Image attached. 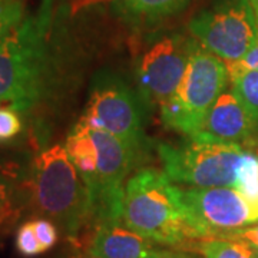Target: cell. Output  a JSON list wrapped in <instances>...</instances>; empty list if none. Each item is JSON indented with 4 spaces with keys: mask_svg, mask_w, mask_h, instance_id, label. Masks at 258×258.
Returning a JSON list of instances; mask_svg holds the SVG:
<instances>
[{
    "mask_svg": "<svg viewBox=\"0 0 258 258\" xmlns=\"http://www.w3.org/2000/svg\"><path fill=\"white\" fill-rule=\"evenodd\" d=\"M52 0L0 40V105L16 112L33 109L49 92L55 66L47 47Z\"/></svg>",
    "mask_w": 258,
    "mask_h": 258,
    "instance_id": "cell-1",
    "label": "cell"
},
{
    "mask_svg": "<svg viewBox=\"0 0 258 258\" xmlns=\"http://www.w3.org/2000/svg\"><path fill=\"white\" fill-rule=\"evenodd\" d=\"M122 218L131 230L157 244L194 251L201 241L181 188L155 169H142L126 182Z\"/></svg>",
    "mask_w": 258,
    "mask_h": 258,
    "instance_id": "cell-2",
    "label": "cell"
},
{
    "mask_svg": "<svg viewBox=\"0 0 258 258\" xmlns=\"http://www.w3.org/2000/svg\"><path fill=\"white\" fill-rule=\"evenodd\" d=\"M29 188L35 210L59 225L76 247L82 245L92 224L91 194L63 145L56 144L35 158Z\"/></svg>",
    "mask_w": 258,
    "mask_h": 258,
    "instance_id": "cell-3",
    "label": "cell"
},
{
    "mask_svg": "<svg viewBox=\"0 0 258 258\" xmlns=\"http://www.w3.org/2000/svg\"><path fill=\"white\" fill-rule=\"evenodd\" d=\"M228 79L225 62L195 40L176 91L159 108L162 122L168 128L194 138L214 102L224 92Z\"/></svg>",
    "mask_w": 258,
    "mask_h": 258,
    "instance_id": "cell-4",
    "label": "cell"
},
{
    "mask_svg": "<svg viewBox=\"0 0 258 258\" xmlns=\"http://www.w3.org/2000/svg\"><path fill=\"white\" fill-rule=\"evenodd\" d=\"M148 113L138 91L132 89L120 75L105 69L93 76L89 101L76 125L103 129L139 152Z\"/></svg>",
    "mask_w": 258,
    "mask_h": 258,
    "instance_id": "cell-5",
    "label": "cell"
},
{
    "mask_svg": "<svg viewBox=\"0 0 258 258\" xmlns=\"http://www.w3.org/2000/svg\"><path fill=\"white\" fill-rule=\"evenodd\" d=\"M245 152L241 145L195 139L178 147L158 145V155L162 161L165 175L172 182L191 185L192 188H234Z\"/></svg>",
    "mask_w": 258,
    "mask_h": 258,
    "instance_id": "cell-6",
    "label": "cell"
},
{
    "mask_svg": "<svg viewBox=\"0 0 258 258\" xmlns=\"http://www.w3.org/2000/svg\"><path fill=\"white\" fill-rule=\"evenodd\" d=\"M188 29L201 46L225 62L240 60L258 42L257 15L248 0H214Z\"/></svg>",
    "mask_w": 258,
    "mask_h": 258,
    "instance_id": "cell-7",
    "label": "cell"
},
{
    "mask_svg": "<svg viewBox=\"0 0 258 258\" xmlns=\"http://www.w3.org/2000/svg\"><path fill=\"white\" fill-rule=\"evenodd\" d=\"M89 132L98 149V168L93 182L88 186L92 203V224L88 241L101 225L123 220V179L139 154L135 148L103 129H89Z\"/></svg>",
    "mask_w": 258,
    "mask_h": 258,
    "instance_id": "cell-8",
    "label": "cell"
},
{
    "mask_svg": "<svg viewBox=\"0 0 258 258\" xmlns=\"http://www.w3.org/2000/svg\"><path fill=\"white\" fill-rule=\"evenodd\" d=\"M195 45L194 37L165 35L141 55L137 62V91L148 112L161 108L176 91Z\"/></svg>",
    "mask_w": 258,
    "mask_h": 258,
    "instance_id": "cell-9",
    "label": "cell"
},
{
    "mask_svg": "<svg viewBox=\"0 0 258 258\" xmlns=\"http://www.w3.org/2000/svg\"><path fill=\"white\" fill-rule=\"evenodd\" d=\"M181 195L201 240L221 238L258 222L255 210L232 186L181 188Z\"/></svg>",
    "mask_w": 258,
    "mask_h": 258,
    "instance_id": "cell-10",
    "label": "cell"
},
{
    "mask_svg": "<svg viewBox=\"0 0 258 258\" xmlns=\"http://www.w3.org/2000/svg\"><path fill=\"white\" fill-rule=\"evenodd\" d=\"M258 131V122L242 106L234 92H222L204 118L195 141L241 145L252 138Z\"/></svg>",
    "mask_w": 258,
    "mask_h": 258,
    "instance_id": "cell-11",
    "label": "cell"
},
{
    "mask_svg": "<svg viewBox=\"0 0 258 258\" xmlns=\"http://www.w3.org/2000/svg\"><path fill=\"white\" fill-rule=\"evenodd\" d=\"M85 251L101 258H154L159 249L157 242L131 230L122 220L96 228Z\"/></svg>",
    "mask_w": 258,
    "mask_h": 258,
    "instance_id": "cell-12",
    "label": "cell"
},
{
    "mask_svg": "<svg viewBox=\"0 0 258 258\" xmlns=\"http://www.w3.org/2000/svg\"><path fill=\"white\" fill-rule=\"evenodd\" d=\"M191 0H75V9L96 5H112L120 15L132 20L157 22L175 15L188 6Z\"/></svg>",
    "mask_w": 258,
    "mask_h": 258,
    "instance_id": "cell-13",
    "label": "cell"
},
{
    "mask_svg": "<svg viewBox=\"0 0 258 258\" xmlns=\"http://www.w3.org/2000/svg\"><path fill=\"white\" fill-rule=\"evenodd\" d=\"M66 151L86 185L92 184L98 168V149L88 128L76 125L66 139Z\"/></svg>",
    "mask_w": 258,
    "mask_h": 258,
    "instance_id": "cell-14",
    "label": "cell"
},
{
    "mask_svg": "<svg viewBox=\"0 0 258 258\" xmlns=\"http://www.w3.org/2000/svg\"><path fill=\"white\" fill-rule=\"evenodd\" d=\"M194 251H198L203 258H258L254 247L244 241L230 238L201 240Z\"/></svg>",
    "mask_w": 258,
    "mask_h": 258,
    "instance_id": "cell-15",
    "label": "cell"
},
{
    "mask_svg": "<svg viewBox=\"0 0 258 258\" xmlns=\"http://www.w3.org/2000/svg\"><path fill=\"white\" fill-rule=\"evenodd\" d=\"M232 92L258 122V71H244L230 76Z\"/></svg>",
    "mask_w": 258,
    "mask_h": 258,
    "instance_id": "cell-16",
    "label": "cell"
},
{
    "mask_svg": "<svg viewBox=\"0 0 258 258\" xmlns=\"http://www.w3.org/2000/svg\"><path fill=\"white\" fill-rule=\"evenodd\" d=\"M258 214V157L245 152L234 186Z\"/></svg>",
    "mask_w": 258,
    "mask_h": 258,
    "instance_id": "cell-17",
    "label": "cell"
},
{
    "mask_svg": "<svg viewBox=\"0 0 258 258\" xmlns=\"http://www.w3.org/2000/svg\"><path fill=\"white\" fill-rule=\"evenodd\" d=\"M25 12L23 0H0V40L23 22Z\"/></svg>",
    "mask_w": 258,
    "mask_h": 258,
    "instance_id": "cell-18",
    "label": "cell"
},
{
    "mask_svg": "<svg viewBox=\"0 0 258 258\" xmlns=\"http://www.w3.org/2000/svg\"><path fill=\"white\" fill-rule=\"evenodd\" d=\"M16 248L25 257H35V255L45 252L37 240L32 221L25 222L19 227L18 232H16Z\"/></svg>",
    "mask_w": 258,
    "mask_h": 258,
    "instance_id": "cell-19",
    "label": "cell"
},
{
    "mask_svg": "<svg viewBox=\"0 0 258 258\" xmlns=\"http://www.w3.org/2000/svg\"><path fill=\"white\" fill-rule=\"evenodd\" d=\"M22 132V120L10 106L0 105V142L12 141Z\"/></svg>",
    "mask_w": 258,
    "mask_h": 258,
    "instance_id": "cell-20",
    "label": "cell"
},
{
    "mask_svg": "<svg viewBox=\"0 0 258 258\" xmlns=\"http://www.w3.org/2000/svg\"><path fill=\"white\" fill-rule=\"evenodd\" d=\"M15 215H18V210L13 203V188L9 179L0 174V228L13 221Z\"/></svg>",
    "mask_w": 258,
    "mask_h": 258,
    "instance_id": "cell-21",
    "label": "cell"
},
{
    "mask_svg": "<svg viewBox=\"0 0 258 258\" xmlns=\"http://www.w3.org/2000/svg\"><path fill=\"white\" fill-rule=\"evenodd\" d=\"M32 222H33L35 234H36L37 240L40 242L43 251H47L52 247H55L57 238H59L55 222H52L47 218H37V220H33Z\"/></svg>",
    "mask_w": 258,
    "mask_h": 258,
    "instance_id": "cell-22",
    "label": "cell"
},
{
    "mask_svg": "<svg viewBox=\"0 0 258 258\" xmlns=\"http://www.w3.org/2000/svg\"><path fill=\"white\" fill-rule=\"evenodd\" d=\"M225 64H227V69H228V76L240 74V72H244V71H258V42L249 49L248 52L245 53V56L241 57L240 60L225 62Z\"/></svg>",
    "mask_w": 258,
    "mask_h": 258,
    "instance_id": "cell-23",
    "label": "cell"
},
{
    "mask_svg": "<svg viewBox=\"0 0 258 258\" xmlns=\"http://www.w3.org/2000/svg\"><path fill=\"white\" fill-rule=\"evenodd\" d=\"M221 238L244 241V242L249 244L251 247H254L255 249H258V222L252 224V225H248V227L240 228V230L228 232V234H225Z\"/></svg>",
    "mask_w": 258,
    "mask_h": 258,
    "instance_id": "cell-24",
    "label": "cell"
},
{
    "mask_svg": "<svg viewBox=\"0 0 258 258\" xmlns=\"http://www.w3.org/2000/svg\"><path fill=\"white\" fill-rule=\"evenodd\" d=\"M154 258H197L192 254L186 252V251H179V249H159L157 255Z\"/></svg>",
    "mask_w": 258,
    "mask_h": 258,
    "instance_id": "cell-25",
    "label": "cell"
},
{
    "mask_svg": "<svg viewBox=\"0 0 258 258\" xmlns=\"http://www.w3.org/2000/svg\"><path fill=\"white\" fill-rule=\"evenodd\" d=\"M69 258H101V257H96V255H92V254H89V252H86V251H82V252H78V254H75L72 257Z\"/></svg>",
    "mask_w": 258,
    "mask_h": 258,
    "instance_id": "cell-26",
    "label": "cell"
},
{
    "mask_svg": "<svg viewBox=\"0 0 258 258\" xmlns=\"http://www.w3.org/2000/svg\"><path fill=\"white\" fill-rule=\"evenodd\" d=\"M249 5L252 6V9L255 10V15H258V0H248Z\"/></svg>",
    "mask_w": 258,
    "mask_h": 258,
    "instance_id": "cell-27",
    "label": "cell"
},
{
    "mask_svg": "<svg viewBox=\"0 0 258 258\" xmlns=\"http://www.w3.org/2000/svg\"><path fill=\"white\" fill-rule=\"evenodd\" d=\"M257 257H258V249H257Z\"/></svg>",
    "mask_w": 258,
    "mask_h": 258,
    "instance_id": "cell-28",
    "label": "cell"
},
{
    "mask_svg": "<svg viewBox=\"0 0 258 258\" xmlns=\"http://www.w3.org/2000/svg\"><path fill=\"white\" fill-rule=\"evenodd\" d=\"M257 22H258V15H257Z\"/></svg>",
    "mask_w": 258,
    "mask_h": 258,
    "instance_id": "cell-29",
    "label": "cell"
}]
</instances>
